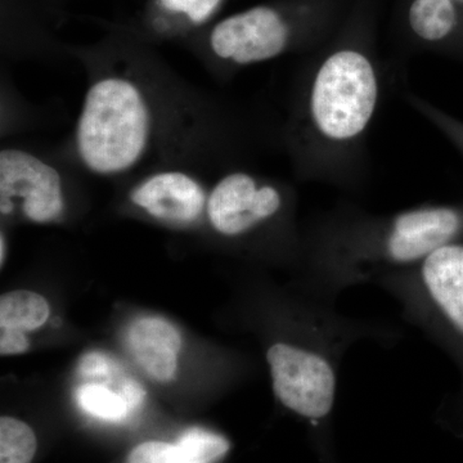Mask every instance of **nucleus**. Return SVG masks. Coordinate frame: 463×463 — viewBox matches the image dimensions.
Instances as JSON below:
<instances>
[{"instance_id":"nucleus-13","label":"nucleus","mask_w":463,"mask_h":463,"mask_svg":"<svg viewBox=\"0 0 463 463\" xmlns=\"http://www.w3.org/2000/svg\"><path fill=\"white\" fill-rule=\"evenodd\" d=\"M222 5L223 0H156L160 16L155 18L154 27L158 32L169 33L173 30V24L201 26L212 20Z\"/></svg>"},{"instance_id":"nucleus-11","label":"nucleus","mask_w":463,"mask_h":463,"mask_svg":"<svg viewBox=\"0 0 463 463\" xmlns=\"http://www.w3.org/2000/svg\"><path fill=\"white\" fill-rule=\"evenodd\" d=\"M407 21L413 35L431 45L453 41L462 27L453 0H412L408 7Z\"/></svg>"},{"instance_id":"nucleus-14","label":"nucleus","mask_w":463,"mask_h":463,"mask_svg":"<svg viewBox=\"0 0 463 463\" xmlns=\"http://www.w3.org/2000/svg\"><path fill=\"white\" fill-rule=\"evenodd\" d=\"M76 403L85 413L103 421H123L133 413L120 392L100 383H85L78 388Z\"/></svg>"},{"instance_id":"nucleus-4","label":"nucleus","mask_w":463,"mask_h":463,"mask_svg":"<svg viewBox=\"0 0 463 463\" xmlns=\"http://www.w3.org/2000/svg\"><path fill=\"white\" fill-rule=\"evenodd\" d=\"M65 174L42 155L21 147L0 151V213L36 224L57 223L65 216Z\"/></svg>"},{"instance_id":"nucleus-5","label":"nucleus","mask_w":463,"mask_h":463,"mask_svg":"<svg viewBox=\"0 0 463 463\" xmlns=\"http://www.w3.org/2000/svg\"><path fill=\"white\" fill-rule=\"evenodd\" d=\"M286 205L283 185L246 167H231L210 185L206 219L224 237H241L273 221Z\"/></svg>"},{"instance_id":"nucleus-10","label":"nucleus","mask_w":463,"mask_h":463,"mask_svg":"<svg viewBox=\"0 0 463 463\" xmlns=\"http://www.w3.org/2000/svg\"><path fill=\"white\" fill-rule=\"evenodd\" d=\"M422 281L449 321L463 332V245L449 242L421 260Z\"/></svg>"},{"instance_id":"nucleus-19","label":"nucleus","mask_w":463,"mask_h":463,"mask_svg":"<svg viewBox=\"0 0 463 463\" xmlns=\"http://www.w3.org/2000/svg\"><path fill=\"white\" fill-rule=\"evenodd\" d=\"M78 373L84 377H93V379L99 377L112 383V380L120 376V368L108 355L91 352L87 353L79 362Z\"/></svg>"},{"instance_id":"nucleus-9","label":"nucleus","mask_w":463,"mask_h":463,"mask_svg":"<svg viewBox=\"0 0 463 463\" xmlns=\"http://www.w3.org/2000/svg\"><path fill=\"white\" fill-rule=\"evenodd\" d=\"M128 343L134 358L154 379L163 383L173 380L182 337L172 323L160 317L137 319L128 331Z\"/></svg>"},{"instance_id":"nucleus-3","label":"nucleus","mask_w":463,"mask_h":463,"mask_svg":"<svg viewBox=\"0 0 463 463\" xmlns=\"http://www.w3.org/2000/svg\"><path fill=\"white\" fill-rule=\"evenodd\" d=\"M295 38V26L283 12L258 5L216 24L207 38V52L216 71H239L282 57L294 48Z\"/></svg>"},{"instance_id":"nucleus-21","label":"nucleus","mask_w":463,"mask_h":463,"mask_svg":"<svg viewBox=\"0 0 463 463\" xmlns=\"http://www.w3.org/2000/svg\"><path fill=\"white\" fill-rule=\"evenodd\" d=\"M5 257H7V242H5V233L0 234V265H5Z\"/></svg>"},{"instance_id":"nucleus-15","label":"nucleus","mask_w":463,"mask_h":463,"mask_svg":"<svg viewBox=\"0 0 463 463\" xmlns=\"http://www.w3.org/2000/svg\"><path fill=\"white\" fill-rule=\"evenodd\" d=\"M36 448L35 432L27 423L14 417H2L0 463H32Z\"/></svg>"},{"instance_id":"nucleus-18","label":"nucleus","mask_w":463,"mask_h":463,"mask_svg":"<svg viewBox=\"0 0 463 463\" xmlns=\"http://www.w3.org/2000/svg\"><path fill=\"white\" fill-rule=\"evenodd\" d=\"M127 463H194L178 444L165 441H145L128 456Z\"/></svg>"},{"instance_id":"nucleus-2","label":"nucleus","mask_w":463,"mask_h":463,"mask_svg":"<svg viewBox=\"0 0 463 463\" xmlns=\"http://www.w3.org/2000/svg\"><path fill=\"white\" fill-rule=\"evenodd\" d=\"M148 69L109 66L91 71L72 134L79 165L118 178L137 172L160 147L170 103Z\"/></svg>"},{"instance_id":"nucleus-1","label":"nucleus","mask_w":463,"mask_h":463,"mask_svg":"<svg viewBox=\"0 0 463 463\" xmlns=\"http://www.w3.org/2000/svg\"><path fill=\"white\" fill-rule=\"evenodd\" d=\"M381 94L379 63L356 44L336 45L304 69L283 129L297 175L343 185L364 176Z\"/></svg>"},{"instance_id":"nucleus-7","label":"nucleus","mask_w":463,"mask_h":463,"mask_svg":"<svg viewBox=\"0 0 463 463\" xmlns=\"http://www.w3.org/2000/svg\"><path fill=\"white\" fill-rule=\"evenodd\" d=\"M209 192L200 174L184 166L164 165L143 174L127 197L130 205L149 218L187 228L206 218Z\"/></svg>"},{"instance_id":"nucleus-17","label":"nucleus","mask_w":463,"mask_h":463,"mask_svg":"<svg viewBox=\"0 0 463 463\" xmlns=\"http://www.w3.org/2000/svg\"><path fill=\"white\" fill-rule=\"evenodd\" d=\"M408 105L430 123L463 157V121L417 94L408 93Z\"/></svg>"},{"instance_id":"nucleus-6","label":"nucleus","mask_w":463,"mask_h":463,"mask_svg":"<svg viewBox=\"0 0 463 463\" xmlns=\"http://www.w3.org/2000/svg\"><path fill=\"white\" fill-rule=\"evenodd\" d=\"M277 398L307 419L330 413L335 401L334 368L315 352L288 344H274L267 354Z\"/></svg>"},{"instance_id":"nucleus-8","label":"nucleus","mask_w":463,"mask_h":463,"mask_svg":"<svg viewBox=\"0 0 463 463\" xmlns=\"http://www.w3.org/2000/svg\"><path fill=\"white\" fill-rule=\"evenodd\" d=\"M463 231V214L452 206H420L392 216L390 263L421 261Z\"/></svg>"},{"instance_id":"nucleus-22","label":"nucleus","mask_w":463,"mask_h":463,"mask_svg":"<svg viewBox=\"0 0 463 463\" xmlns=\"http://www.w3.org/2000/svg\"><path fill=\"white\" fill-rule=\"evenodd\" d=\"M457 9H458L459 17H461L462 21V12H463V0H453Z\"/></svg>"},{"instance_id":"nucleus-16","label":"nucleus","mask_w":463,"mask_h":463,"mask_svg":"<svg viewBox=\"0 0 463 463\" xmlns=\"http://www.w3.org/2000/svg\"><path fill=\"white\" fill-rule=\"evenodd\" d=\"M176 444L194 463L218 461L231 448L227 439L203 428L188 429L178 438Z\"/></svg>"},{"instance_id":"nucleus-12","label":"nucleus","mask_w":463,"mask_h":463,"mask_svg":"<svg viewBox=\"0 0 463 463\" xmlns=\"http://www.w3.org/2000/svg\"><path fill=\"white\" fill-rule=\"evenodd\" d=\"M50 318V306L42 295L27 289L7 292L0 298V327L33 331Z\"/></svg>"},{"instance_id":"nucleus-20","label":"nucleus","mask_w":463,"mask_h":463,"mask_svg":"<svg viewBox=\"0 0 463 463\" xmlns=\"http://www.w3.org/2000/svg\"><path fill=\"white\" fill-rule=\"evenodd\" d=\"M29 349L25 331L3 328L0 331V353L2 355L23 354Z\"/></svg>"}]
</instances>
